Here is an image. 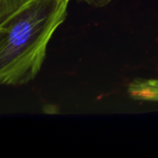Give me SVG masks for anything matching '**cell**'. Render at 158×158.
<instances>
[{"label": "cell", "mask_w": 158, "mask_h": 158, "mask_svg": "<svg viewBox=\"0 0 158 158\" xmlns=\"http://www.w3.org/2000/svg\"><path fill=\"white\" fill-rule=\"evenodd\" d=\"M127 91L133 100L158 103V88L147 84L144 79L133 80L129 84Z\"/></svg>", "instance_id": "2"}, {"label": "cell", "mask_w": 158, "mask_h": 158, "mask_svg": "<svg viewBox=\"0 0 158 158\" xmlns=\"http://www.w3.org/2000/svg\"><path fill=\"white\" fill-rule=\"evenodd\" d=\"M28 0H0V20L4 19Z\"/></svg>", "instance_id": "3"}, {"label": "cell", "mask_w": 158, "mask_h": 158, "mask_svg": "<svg viewBox=\"0 0 158 158\" xmlns=\"http://www.w3.org/2000/svg\"><path fill=\"white\" fill-rule=\"evenodd\" d=\"M77 1L87 4L94 7H104V6H108L114 0H77Z\"/></svg>", "instance_id": "4"}, {"label": "cell", "mask_w": 158, "mask_h": 158, "mask_svg": "<svg viewBox=\"0 0 158 158\" xmlns=\"http://www.w3.org/2000/svg\"><path fill=\"white\" fill-rule=\"evenodd\" d=\"M70 0H28L0 20V83L20 86L33 81L47 46L66 20Z\"/></svg>", "instance_id": "1"}, {"label": "cell", "mask_w": 158, "mask_h": 158, "mask_svg": "<svg viewBox=\"0 0 158 158\" xmlns=\"http://www.w3.org/2000/svg\"><path fill=\"white\" fill-rule=\"evenodd\" d=\"M145 82L153 87L158 88V79H144Z\"/></svg>", "instance_id": "5"}]
</instances>
